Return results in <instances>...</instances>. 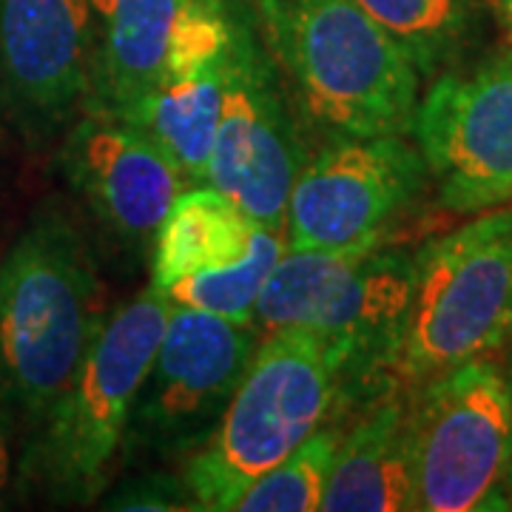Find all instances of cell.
<instances>
[{
  "mask_svg": "<svg viewBox=\"0 0 512 512\" xmlns=\"http://www.w3.org/2000/svg\"><path fill=\"white\" fill-rule=\"evenodd\" d=\"M504 379H507V390H510V399H512V350H510V359H507V370H504Z\"/></svg>",
  "mask_w": 512,
  "mask_h": 512,
  "instance_id": "25",
  "label": "cell"
},
{
  "mask_svg": "<svg viewBox=\"0 0 512 512\" xmlns=\"http://www.w3.org/2000/svg\"><path fill=\"white\" fill-rule=\"evenodd\" d=\"M339 396V370L311 330H262L220 424L183 461L200 512L234 510L239 495L319 430Z\"/></svg>",
  "mask_w": 512,
  "mask_h": 512,
  "instance_id": "5",
  "label": "cell"
},
{
  "mask_svg": "<svg viewBox=\"0 0 512 512\" xmlns=\"http://www.w3.org/2000/svg\"><path fill=\"white\" fill-rule=\"evenodd\" d=\"M495 9H498V15L504 20V26H507V32L512 37V0H495Z\"/></svg>",
  "mask_w": 512,
  "mask_h": 512,
  "instance_id": "24",
  "label": "cell"
},
{
  "mask_svg": "<svg viewBox=\"0 0 512 512\" xmlns=\"http://www.w3.org/2000/svg\"><path fill=\"white\" fill-rule=\"evenodd\" d=\"M225 63L228 55L168 74L154 92L117 114L140 128L191 188L208 185V165L222 117Z\"/></svg>",
  "mask_w": 512,
  "mask_h": 512,
  "instance_id": "16",
  "label": "cell"
},
{
  "mask_svg": "<svg viewBox=\"0 0 512 512\" xmlns=\"http://www.w3.org/2000/svg\"><path fill=\"white\" fill-rule=\"evenodd\" d=\"M60 171L97 228L128 254L154 245L183 177L128 120L106 111L77 114L60 146Z\"/></svg>",
  "mask_w": 512,
  "mask_h": 512,
  "instance_id": "14",
  "label": "cell"
},
{
  "mask_svg": "<svg viewBox=\"0 0 512 512\" xmlns=\"http://www.w3.org/2000/svg\"><path fill=\"white\" fill-rule=\"evenodd\" d=\"M92 0H0V114L29 143L72 126L92 92Z\"/></svg>",
  "mask_w": 512,
  "mask_h": 512,
  "instance_id": "12",
  "label": "cell"
},
{
  "mask_svg": "<svg viewBox=\"0 0 512 512\" xmlns=\"http://www.w3.org/2000/svg\"><path fill=\"white\" fill-rule=\"evenodd\" d=\"M168 311V296L151 285L106 316L72 379L23 436L18 495L55 507H86L103 498L123 464L131 407Z\"/></svg>",
  "mask_w": 512,
  "mask_h": 512,
  "instance_id": "3",
  "label": "cell"
},
{
  "mask_svg": "<svg viewBox=\"0 0 512 512\" xmlns=\"http://www.w3.org/2000/svg\"><path fill=\"white\" fill-rule=\"evenodd\" d=\"M92 3L97 55L83 111L120 114L154 92L168 74L228 55L237 0Z\"/></svg>",
  "mask_w": 512,
  "mask_h": 512,
  "instance_id": "13",
  "label": "cell"
},
{
  "mask_svg": "<svg viewBox=\"0 0 512 512\" xmlns=\"http://www.w3.org/2000/svg\"><path fill=\"white\" fill-rule=\"evenodd\" d=\"M103 510L126 512H191L197 510L194 495L188 493L183 476L171 473H143L123 478L114 490L103 493Z\"/></svg>",
  "mask_w": 512,
  "mask_h": 512,
  "instance_id": "21",
  "label": "cell"
},
{
  "mask_svg": "<svg viewBox=\"0 0 512 512\" xmlns=\"http://www.w3.org/2000/svg\"><path fill=\"white\" fill-rule=\"evenodd\" d=\"M512 339V211H490L413 254L393 379L416 387Z\"/></svg>",
  "mask_w": 512,
  "mask_h": 512,
  "instance_id": "6",
  "label": "cell"
},
{
  "mask_svg": "<svg viewBox=\"0 0 512 512\" xmlns=\"http://www.w3.org/2000/svg\"><path fill=\"white\" fill-rule=\"evenodd\" d=\"M18 424V413L0 396V507H6L12 493H18Z\"/></svg>",
  "mask_w": 512,
  "mask_h": 512,
  "instance_id": "22",
  "label": "cell"
},
{
  "mask_svg": "<svg viewBox=\"0 0 512 512\" xmlns=\"http://www.w3.org/2000/svg\"><path fill=\"white\" fill-rule=\"evenodd\" d=\"M285 248H288L285 231H271L262 225L256 231L251 251L239 262L208 274L185 276L180 282L168 285L163 293L171 305L214 313L237 325H256V302Z\"/></svg>",
  "mask_w": 512,
  "mask_h": 512,
  "instance_id": "19",
  "label": "cell"
},
{
  "mask_svg": "<svg viewBox=\"0 0 512 512\" xmlns=\"http://www.w3.org/2000/svg\"><path fill=\"white\" fill-rule=\"evenodd\" d=\"M413 510H495L512 467L504 370L476 359L410 387Z\"/></svg>",
  "mask_w": 512,
  "mask_h": 512,
  "instance_id": "8",
  "label": "cell"
},
{
  "mask_svg": "<svg viewBox=\"0 0 512 512\" xmlns=\"http://www.w3.org/2000/svg\"><path fill=\"white\" fill-rule=\"evenodd\" d=\"M399 43L419 77L456 69L478 35L476 0H356Z\"/></svg>",
  "mask_w": 512,
  "mask_h": 512,
  "instance_id": "18",
  "label": "cell"
},
{
  "mask_svg": "<svg viewBox=\"0 0 512 512\" xmlns=\"http://www.w3.org/2000/svg\"><path fill=\"white\" fill-rule=\"evenodd\" d=\"M342 441L339 424H322L291 456L239 495L234 512H313L322 507L330 467Z\"/></svg>",
  "mask_w": 512,
  "mask_h": 512,
  "instance_id": "20",
  "label": "cell"
},
{
  "mask_svg": "<svg viewBox=\"0 0 512 512\" xmlns=\"http://www.w3.org/2000/svg\"><path fill=\"white\" fill-rule=\"evenodd\" d=\"M103 322L89 239L60 202H43L0 259V396L26 433L72 379Z\"/></svg>",
  "mask_w": 512,
  "mask_h": 512,
  "instance_id": "2",
  "label": "cell"
},
{
  "mask_svg": "<svg viewBox=\"0 0 512 512\" xmlns=\"http://www.w3.org/2000/svg\"><path fill=\"white\" fill-rule=\"evenodd\" d=\"M305 140L407 137L419 72L356 0H259Z\"/></svg>",
  "mask_w": 512,
  "mask_h": 512,
  "instance_id": "1",
  "label": "cell"
},
{
  "mask_svg": "<svg viewBox=\"0 0 512 512\" xmlns=\"http://www.w3.org/2000/svg\"><path fill=\"white\" fill-rule=\"evenodd\" d=\"M495 510H512V467L501 481V490H498V498H495Z\"/></svg>",
  "mask_w": 512,
  "mask_h": 512,
  "instance_id": "23",
  "label": "cell"
},
{
  "mask_svg": "<svg viewBox=\"0 0 512 512\" xmlns=\"http://www.w3.org/2000/svg\"><path fill=\"white\" fill-rule=\"evenodd\" d=\"M319 510H413L410 387L399 384L367 399L365 413L342 433Z\"/></svg>",
  "mask_w": 512,
  "mask_h": 512,
  "instance_id": "15",
  "label": "cell"
},
{
  "mask_svg": "<svg viewBox=\"0 0 512 512\" xmlns=\"http://www.w3.org/2000/svg\"><path fill=\"white\" fill-rule=\"evenodd\" d=\"M311 148L262 29L259 0H237L208 185L271 231H285L293 180Z\"/></svg>",
  "mask_w": 512,
  "mask_h": 512,
  "instance_id": "7",
  "label": "cell"
},
{
  "mask_svg": "<svg viewBox=\"0 0 512 512\" xmlns=\"http://www.w3.org/2000/svg\"><path fill=\"white\" fill-rule=\"evenodd\" d=\"M430 180L404 137H342L316 146L293 180L285 214L291 251L382 245L384 231L416 205Z\"/></svg>",
  "mask_w": 512,
  "mask_h": 512,
  "instance_id": "10",
  "label": "cell"
},
{
  "mask_svg": "<svg viewBox=\"0 0 512 512\" xmlns=\"http://www.w3.org/2000/svg\"><path fill=\"white\" fill-rule=\"evenodd\" d=\"M262 330L171 305L131 407L123 467L185 461L220 424Z\"/></svg>",
  "mask_w": 512,
  "mask_h": 512,
  "instance_id": "9",
  "label": "cell"
},
{
  "mask_svg": "<svg viewBox=\"0 0 512 512\" xmlns=\"http://www.w3.org/2000/svg\"><path fill=\"white\" fill-rule=\"evenodd\" d=\"M259 228L262 222L211 185L180 191L151 245V285L165 291L185 276L234 265L251 251Z\"/></svg>",
  "mask_w": 512,
  "mask_h": 512,
  "instance_id": "17",
  "label": "cell"
},
{
  "mask_svg": "<svg viewBox=\"0 0 512 512\" xmlns=\"http://www.w3.org/2000/svg\"><path fill=\"white\" fill-rule=\"evenodd\" d=\"M413 293V254L382 245L291 251L276 259L256 302V328L311 330L328 345L339 393L359 402L390 387ZM404 387V384H402Z\"/></svg>",
  "mask_w": 512,
  "mask_h": 512,
  "instance_id": "4",
  "label": "cell"
},
{
  "mask_svg": "<svg viewBox=\"0 0 512 512\" xmlns=\"http://www.w3.org/2000/svg\"><path fill=\"white\" fill-rule=\"evenodd\" d=\"M410 134L441 208L478 214L512 202V49L436 74Z\"/></svg>",
  "mask_w": 512,
  "mask_h": 512,
  "instance_id": "11",
  "label": "cell"
}]
</instances>
